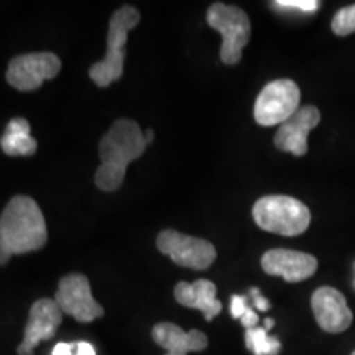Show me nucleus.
<instances>
[{
    "instance_id": "2",
    "label": "nucleus",
    "mask_w": 355,
    "mask_h": 355,
    "mask_svg": "<svg viewBox=\"0 0 355 355\" xmlns=\"http://www.w3.org/2000/svg\"><path fill=\"white\" fill-rule=\"evenodd\" d=\"M146 148L145 135L137 122L121 119L110 127L99 144L101 166L96 171V186L102 191H117L123 183L127 166L140 158Z\"/></svg>"
},
{
    "instance_id": "6",
    "label": "nucleus",
    "mask_w": 355,
    "mask_h": 355,
    "mask_svg": "<svg viewBox=\"0 0 355 355\" xmlns=\"http://www.w3.org/2000/svg\"><path fill=\"white\" fill-rule=\"evenodd\" d=\"M300 87L291 79L268 83L255 101V122L261 127L282 125L300 109Z\"/></svg>"
},
{
    "instance_id": "28",
    "label": "nucleus",
    "mask_w": 355,
    "mask_h": 355,
    "mask_svg": "<svg viewBox=\"0 0 355 355\" xmlns=\"http://www.w3.org/2000/svg\"><path fill=\"white\" fill-rule=\"evenodd\" d=\"M350 355H355V350H354V352H352V354H350Z\"/></svg>"
},
{
    "instance_id": "8",
    "label": "nucleus",
    "mask_w": 355,
    "mask_h": 355,
    "mask_svg": "<svg viewBox=\"0 0 355 355\" xmlns=\"http://www.w3.org/2000/svg\"><path fill=\"white\" fill-rule=\"evenodd\" d=\"M53 300L63 314L74 318L78 322L87 324L104 316V308L92 298L89 279L81 273H71L61 278Z\"/></svg>"
},
{
    "instance_id": "17",
    "label": "nucleus",
    "mask_w": 355,
    "mask_h": 355,
    "mask_svg": "<svg viewBox=\"0 0 355 355\" xmlns=\"http://www.w3.org/2000/svg\"><path fill=\"white\" fill-rule=\"evenodd\" d=\"M0 148L8 157H32L37 152L38 144L30 133H3Z\"/></svg>"
},
{
    "instance_id": "9",
    "label": "nucleus",
    "mask_w": 355,
    "mask_h": 355,
    "mask_svg": "<svg viewBox=\"0 0 355 355\" xmlns=\"http://www.w3.org/2000/svg\"><path fill=\"white\" fill-rule=\"evenodd\" d=\"M61 71V60L55 53H28L13 58L8 64L7 83L19 91H35L44 81L58 76Z\"/></svg>"
},
{
    "instance_id": "5",
    "label": "nucleus",
    "mask_w": 355,
    "mask_h": 355,
    "mask_svg": "<svg viewBox=\"0 0 355 355\" xmlns=\"http://www.w3.org/2000/svg\"><path fill=\"white\" fill-rule=\"evenodd\" d=\"M207 25L222 35L220 60L234 66L242 60V50L250 40V20L241 7L212 3L206 15Z\"/></svg>"
},
{
    "instance_id": "16",
    "label": "nucleus",
    "mask_w": 355,
    "mask_h": 355,
    "mask_svg": "<svg viewBox=\"0 0 355 355\" xmlns=\"http://www.w3.org/2000/svg\"><path fill=\"white\" fill-rule=\"evenodd\" d=\"M245 345L254 355H278L282 352V343L275 336H270L263 326L245 331Z\"/></svg>"
},
{
    "instance_id": "12",
    "label": "nucleus",
    "mask_w": 355,
    "mask_h": 355,
    "mask_svg": "<svg viewBox=\"0 0 355 355\" xmlns=\"http://www.w3.org/2000/svg\"><path fill=\"white\" fill-rule=\"evenodd\" d=\"M311 308L319 327L331 334H339L352 324V311L344 295L336 288L321 286L311 296Z\"/></svg>"
},
{
    "instance_id": "15",
    "label": "nucleus",
    "mask_w": 355,
    "mask_h": 355,
    "mask_svg": "<svg viewBox=\"0 0 355 355\" xmlns=\"http://www.w3.org/2000/svg\"><path fill=\"white\" fill-rule=\"evenodd\" d=\"M175 298L186 308L201 311L206 321H212L222 311V303L217 300V288L209 279H198L194 283L180 282L175 288Z\"/></svg>"
},
{
    "instance_id": "14",
    "label": "nucleus",
    "mask_w": 355,
    "mask_h": 355,
    "mask_svg": "<svg viewBox=\"0 0 355 355\" xmlns=\"http://www.w3.org/2000/svg\"><path fill=\"white\" fill-rule=\"evenodd\" d=\"M153 340L166 350L165 355H188L189 352H201L207 347V336L193 329L184 332L173 322H159L152 331Z\"/></svg>"
},
{
    "instance_id": "27",
    "label": "nucleus",
    "mask_w": 355,
    "mask_h": 355,
    "mask_svg": "<svg viewBox=\"0 0 355 355\" xmlns=\"http://www.w3.org/2000/svg\"><path fill=\"white\" fill-rule=\"evenodd\" d=\"M263 322H265V326H263V327H265V329H266V331H270V329H272V327H273V326H275V322H273V319H270V318H266V319H265V321H263Z\"/></svg>"
},
{
    "instance_id": "7",
    "label": "nucleus",
    "mask_w": 355,
    "mask_h": 355,
    "mask_svg": "<svg viewBox=\"0 0 355 355\" xmlns=\"http://www.w3.org/2000/svg\"><path fill=\"white\" fill-rule=\"evenodd\" d=\"M157 247L163 255H168L176 265L191 270H206L214 263L217 252L211 242L191 237L178 230H162L157 237Z\"/></svg>"
},
{
    "instance_id": "23",
    "label": "nucleus",
    "mask_w": 355,
    "mask_h": 355,
    "mask_svg": "<svg viewBox=\"0 0 355 355\" xmlns=\"http://www.w3.org/2000/svg\"><path fill=\"white\" fill-rule=\"evenodd\" d=\"M241 322H242V326L245 327V329H252V327H257V326H259V314H257L252 308H248L247 313L242 316Z\"/></svg>"
},
{
    "instance_id": "18",
    "label": "nucleus",
    "mask_w": 355,
    "mask_h": 355,
    "mask_svg": "<svg viewBox=\"0 0 355 355\" xmlns=\"http://www.w3.org/2000/svg\"><path fill=\"white\" fill-rule=\"evenodd\" d=\"M331 28L337 37H347L355 32V3L340 8L331 21Z\"/></svg>"
},
{
    "instance_id": "13",
    "label": "nucleus",
    "mask_w": 355,
    "mask_h": 355,
    "mask_svg": "<svg viewBox=\"0 0 355 355\" xmlns=\"http://www.w3.org/2000/svg\"><path fill=\"white\" fill-rule=\"evenodd\" d=\"M261 268L273 277H282L288 283H300L313 277L318 260L313 255L290 248H273L261 257Z\"/></svg>"
},
{
    "instance_id": "21",
    "label": "nucleus",
    "mask_w": 355,
    "mask_h": 355,
    "mask_svg": "<svg viewBox=\"0 0 355 355\" xmlns=\"http://www.w3.org/2000/svg\"><path fill=\"white\" fill-rule=\"evenodd\" d=\"M6 133H30V123L24 117H15L7 123Z\"/></svg>"
},
{
    "instance_id": "4",
    "label": "nucleus",
    "mask_w": 355,
    "mask_h": 355,
    "mask_svg": "<svg viewBox=\"0 0 355 355\" xmlns=\"http://www.w3.org/2000/svg\"><path fill=\"white\" fill-rule=\"evenodd\" d=\"M255 224L266 232L295 237L306 232L311 224V212L308 206L298 199L283 194H270L260 198L255 202L254 211Z\"/></svg>"
},
{
    "instance_id": "10",
    "label": "nucleus",
    "mask_w": 355,
    "mask_h": 355,
    "mask_svg": "<svg viewBox=\"0 0 355 355\" xmlns=\"http://www.w3.org/2000/svg\"><path fill=\"white\" fill-rule=\"evenodd\" d=\"M61 322H63V311L60 309L55 300L42 298L35 301L30 308L24 340L17 347V354L33 355L35 349L42 340H50L55 337Z\"/></svg>"
},
{
    "instance_id": "1",
    "label": "nucleus",
    "mask_w": 355,
    "mask_h": 355,
    "mask_svg": "<svg viewBox=\"0 0 355 355\" xmlns=\"http://www.w3.org/2000/svg\"><path fill=\"white\" fill-rule=\"evenodd\" d=\"M48 239L40 206L28 196L12 198L0 214V265L13 255L40 250Z\"/></svg>"
},
{
    "instance_id": "25",
    "label": "nucleus",
    "mask_w": 355,
    "mask_h": 355,
    "mask_svg": "<svg viewBox=\"0 0 355 355\" xmlns=\"http://www.w3.org/2000/svg\"><path fill=\"white\" fill-rule=\"evenodd\" d=\"M74 355H96V350L89 343H74Z\"/></svg>"
},
{
    "instance_id": "24",
    "label": "nucleus",
    "mask_w": 355,
    "mask_h": 355,
    "mask_svg": "<svg viewBox=\"0 0 355 355\" xmlns=\"http://www.w3.org/2000/svg\"><path fill=\"white\" fill-rule=\"evenodd\" d=\"M51 355H74V344H68V343L56 344Z\"/></svg>"
},
{
    "instance_id": "11",
    "label": "nucleus",
    "mask_w": 355,
    "mask_h": 355,
    "mask_svg": "<svg viewBox=\"0 0 355 355\" xmlns=\"http://www.w3.org/2000/svg\"><path fill=\"white\" fill-rule=\"evenodd\" d=\"M321 122V114L314 105L300 107L295 114L279 125L275 133V146L282 152L304 157L308 153V135Z\"/></svg>"
},
{
    "instance_id": "19",
    "label": "nucleus",
    "mask_w": 355,
    "mask_h": 355,
    "mask_svg": "<svg viewBox=\"0 0 355 355\" xmlns=\"http://www.w3.org/2000/svg\"><path fill=\"white\" fill-rule=\"evenodd\" d=\"M275 6L282 8H295L301 12H316L321 3L318 0H278Z\"/></svg>"
},
{
    "instance_id": "26",
    "label": "nucleus",
    "mask_w": 355,
    "mask_h": 355,
    "mask_svg": "<svg viewBox=\"0 0 355 355\" xmlns=\"http://www.w3.org/2000/svg\"><path fill=\"white\" fill-rule=\"evenodd\" d=\"M153 137H155V132L152 130V128H148V130L145 132V141H146V145H148L150 141H153Z\"/></svg>"
},
{
    "instance_id": "22",
    "label": "nucleus",
    "mask_w": 355,
    "mask_h": 355,
    "mask_svg": "<svg viewBox=\"0 0 355 355\" xmlns=\"http://www.w3.org/2000/svg\"><path fill=\"white\" fill-rule=\"evenodd\" d=\"M248 295H250V298L254 300V304H255L257 309H259V311H268L270 309V301L266 300L263 295H261V291L259 290V288H250Z\"/></svg>"
},
{
    "instance_id": "20",
    "label": "nucleus",
    "mask_w": 355,
    "mask_h": 355,
    "mask_svg": "<svg viewBox=\"0 0 355 355\" xmlns=\"http://www.w3.org/2000/svg\"><path fill=\"white\" fill-rule=\"evenodd\" d=\"M248 308H250V306H248L247 296L234 295L232 300H230V314H232V318L235 319H242V316L247 313Z\"/></svg>"
},
{
    "instance_id": "3",
    "label": "nucleus",
    "mask_w": 355,
    "mask_h": 355,
    "mask_svg": "<svg viewBox=\"0 0 355 355\" xmlns=\"http://www.w3.org/2000/svg\"><path fill=\"white\" fill-rule=\"evenodd\" d=\"M140 21V12L132 6H123L114 12L109 21L107 53L89 69V76L99 87H107L123 74L125 44L128 32Z\"/></svg>"
}]
</instances>
